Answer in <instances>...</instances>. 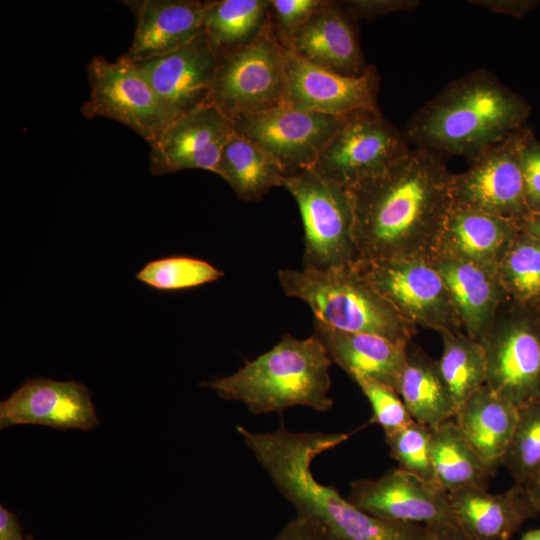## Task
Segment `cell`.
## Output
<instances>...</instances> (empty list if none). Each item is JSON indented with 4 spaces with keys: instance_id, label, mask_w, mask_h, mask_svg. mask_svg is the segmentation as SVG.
I'll return each mask as SVG.
<instances>
[{
    "instance_id": "38",
    "label": "cell",
    "mask_w": 540,
    "mask_h": 540,
    "mask_svg": "<svg viewBox=\"0 0 540 540\" xmlns=\"http://www.w3.org/2000/svg\"><path fill=\"white\" fill-rule=\"evenodd\" d=\"M341 4L357 22L397 12H410L417 9L421 2L418 0H347L341 1Z\"/></svg>"
},
{
    "instance_id": "11",
    "label": "cell",
    "mask_w": 540,
    "mask_h": 540,
    "mask_svg": "<svg viewBox=\"0 0 540 540\" xmlns=\"http://www.w3.org/2000/svg\"><path fill=\"white\" fill-rule=\"evenodd\" d=\"M530 130L523 127L476 154L470 167L453 174L452 206L482 211L517 222L530 213L521 167V155Z\"/></svg>"
},
{
    "instance_id": "16",
    "label": "cell",
    "mask_w": 540,
    "mask_h": 540,
    "mask_svg": "<svg viewBox=\"0 0 540 540\" xmlns=\"http://www.w3.org/2000/svg\"><path fill=\"white\" fill-rule=\"evenodd\" d=\"M219 58L202 32L169 54L133 63L175 121L209 103Z\"/></svg>"
},
{
    "instance_id": "36",
    "label": "cell",
    "mask_w": 540,
    "mask_h": 540,
    "mask_svg": "<svg viewBox=\"0 0 540 540\" xmlns=\"http://www.w3.org/2000/svg\"><path fill=\"white\" fill-rule=\"evenodd\" d=\"M329 0H270V20L283 43Z\"/></svg>"
},
{
    "instance_id": "6",
    "label": "cell",
    "mask_w": 540,
    "mask_h": 540,
    "mask_svg": "<svg viewBox=\"0 0 540 540\" xmlns=\"http://www.w3.org/2000/svg\"><path fill=\"white\" fill-rule=\"evenodd\" d=\"M286 52L269 16L252 42L220 54L209 103L232 121L287 105Z\"/></svg>"
},
{
    "instance_id": "15",
    "label": "cell",
    "mask_w": 540,
    "mask_h": 540,
    "mask_svg": "<svg viewBox=\"0 0 540 540\" xmlns=\"http://www.w3.org/2000/svg\"><path fill=\"white\" fill-rule=\"evenodd\" d=\"M236 133L234 123L211 103L173 121L151 147L154 175L202 169L219 175L222 152Z\"/></svg>"
},
{
    "instance_id": "23",
    "label": "cell",
    "mask_w": 540,
    "mask_h": 540,
    "mask_svg": "<svg viewBox=\"0 0 540 540\" xmlns=\"http://www.w3.org/2000/svg\"><path fill=\"white\" fill-rule=\"evenodd\" d=\"M332 363L350 378L370 377L396 389L409 343L371 334L335 329L314 319V333Z\"/></svg>"
},
{
    "instance_id": "5",
    "label": "cell",
    "mask_w": 540,
    "mask_h": 540,
    "mask_svg": "<svg viewBox=\"0 0 540 540\" xmlns=\"http://www.w3.org/2000/svg\"><path fill=\"white\" fill-rule=\"evenodd\" d=\"M314 455L296 449L273 465L270 479L298 516L324 526L339 540H431L424 525L374 517L341 496L333 486L318 482L312 473Z\"/></svg>"
},
{
    "instance_id": "2",
    "label": "cell",
    "mask_w": 540,
    "mask_h": 540,
    "mask_svg": "<svg viewBox=\"0 0 540 540\" xmlns=\"http://www.w3.org/2000/svg\"><path fill=\"white\" fill-rule=\"evenodd\" d=\"M530 106L486 69L446 85L419 108L403 134L409 144L469 160L523 128Z\"/></svg>"
},
{
    "instance_id": "4",
    "label": "cell",
    "mask_w": 540,
    "mask_h": 540,
    "mask_svg": "<svg viewBox=\"0 0 540 540\" xmlns=\"http://www.w3.org/2000/svg\"><path fill=\"white\" fill-rule=\"evenodd\" d=\"M278 280L286 295L307 303L315 319L335 329L406 343L417 333L364 279L355 262L325 270L282 269Z\"/></svg>"
},
{
    "instance_id": "35",
    "label": "cell",
    "mask_w": 540,
    "mask_h": 540,
    "mask_svg": "<svg viewBox=\"0 0 540 540\" xmlns=\"http://www.w3.org/2000/svg\"><path fill=\"white\" fill-rule=\"evenodd\" d=\"M367 398L372 409L371 422L389 436L415 422L396 390L365 376L352 378Z\"/></svg>"
},
{
    "instance_id": "45",
    "label": "cell",
    "mask_w": 540,
    "mask_h": 540,
    "mask_svg": "<svg viewBox=\"0 0 540 540\" xmlns=\"http://www.w3.org/2000/svg\"><path fill=\"white\" fill-rule=\"evenodd\" d=\"M519 540H540V528L526 532Z\"/></svg>"
},
{
    "instance_id": "42",
    "label": "cell",
    "mask_w": 540,
    "mask_h": 540,
    "mask_svg": "<svg viewBox=\"0 0 540 540\" xmlns=\"http://www.w3.org/2000/svg\"><path fill=\"white\" fill-rule=\"evenodd\" d=\"M427 529L431 540H478L465 533L457 524L443 527H427Z\"/></svg>"
},
{
    "instance_id": "18",
    "label": "cell",
    "mask_w": 540,
    "mask_h": 540,
    "mask_svg": "<svg viewBox=\"0 0 540 540\" xmlns=\"http://www.w3.org/2000/svg\"><path fill=\"white\" fill-rule=\"evenodd\" d=\"M19 424L87 431L99 420L85 385L36 378L27 380L0 402V428Z\"/></svg>"
},
{
    "instance_id": "13",
    "label": "cell",
    "mask_w": 540,
    "mask_h": 540,
    "mask_svg": "<svg viewBox=\"0 0 540 540\" xmlns=\"http://www.w3.org/2000/svg\"><path fill=\"white\" fill-rule=\"evenodd\" d=\"M345 116L280 106L233 121L235 130L271 154L286 175L312 169Z\"/></svg>"
},
{
    "instance_id": "47",
    "label": "cell",
    "mask_w": 540,
    "mask_h": 540,
    "mask_svg": "<svg viewBox=\"0 0 540 540\" xmlns=\"http://www.w3.org/2000/svg\"><path fill=\"white\" fill-rule=\"evenodd\" d=\"M536 313H537V315H538V318H539V320H540V310H539V311H537Z\"/></svg>"
},
{
    "instance_id": "26",
    "label": "cell",
    "mask_w": 540,
    "mask_h": 540,
    "mask_svg": "<svg viewBox=\"0 0 540 540\" xmlns=\"http://www.w3.org/2000/svg\"><path fill=\"white\" fill-rule=\"evenodd\" d=\"M396 392L413 420L430 428L454 417L456 408L440 375L438 362L419 348H409Z\"/></svg>"
},
{
    "instance_id": "24",
    "label": "cell",
    "mask_w": 540,
    "mask_h": 540,
    "mask_svg": "<svg viewBox=\"0 0 540 540\" xmlns=\"http://www.w3.org/2000/svg\"><path fill=\"white\" fill-rule=\"evenodd\" d=\"M457 525L478 540H509L536 512L524 487L502 493L469 487L448 494Z\"/></svg>"
},
{
    "instance_id": "7",
    "label": "cell",
    "mask_w": 540,
    "mask_h": 540,
    "mask_svg": "<svg viewBox=\"0 0 540 540\" xmlns=\"http://www.w3.org/2000/svg\"><path fill=\"white\" fill-rule=\"evenodd\" d=\"M304 227L303 268L325 270L358 261L350 190L313 169L286 175Z\"/></svg>"
},
{
    "instance_id": "21",
    "label": "cell",
    "mask_w": 540,
    "mask_h": 540,
    "mask_svg": "<svg viewBox=\"0 0 540 540\" xmlns=\"http://www.w3.org/2000/svg\"><path fill=\"white\" fill-rule=\"evenodd\" d=\"M519 231L515 221L451 205L430 256L497 268Z\"/></svg>"
},
{
    "instance_id": "3",
    "label": "cell",
    "mask_w": 540,
    "mask_h": 540,
    "mask_svg": "<svg viewBox=\"0 0 540 540\" xmlns=\"http://www.w3.org/2000/svg\"><path fill=\"white\" fill-rule=\"evenodd\" d=\"M331 364L315 335L297 339L284 334L272 349L236 372L200 385L224 400L242 402L255 415L295 406L325 412L333 406L329 396Z\"/></svg>"
},
{
    "instance_id": "22",
    "label": "cell",
    "mask_w": 540,
    "mask_h": 540,
    "mask_svg": "<svg viewBox=\"0 0 540 540\" xmlns=\"http://www.w3.org/2000/svg\"><path fill=\"white\" fill-rule=\"evenodd\" d=\"M456 307L463 332L480 341L508 296L497 268L429 256Z\"/></svg>"
},
{
    "instance_id": "25",
    "label": "cell",
    "mask_w": 540,
    "mask_h": 540,
    "mask_svg": "<svg viewBox=\"0 0 540 540\" xmlns=\"http://www.w3.org/2000/svg\"><path fill=\"white\" fill-rule=\"evenodd\" d=\"M518 419V408L486 385L471 395L453 420L481 458L494 472L502 463Z\"/></svg>"
},
{
    "instance_id": "43",
    "label": "cell",
    "mask_w": 540,
    "mask_h": 540,
    "mask_svg": "<svg viewBox=\"0 0 540 540\" xmlns=\"http://www.w3.org/2000/svg\"><path fill=\"white\" fill-rule=\"evenodd\" d=\"M519 227L540 243V212H531L519 223Z\"/></svg>"
},
{
    "instance_id": "33",
    "label": "cell",
    "mask_w": 540,
    "mask_h": 540,
    "mask_svg": "<svg viewBox=\"0 0 540 540\" xmlns=\"http://www.w3.org/2000/svg\"><path fill=\"white\" fill-rule=\"evenodd\" d=\"M224 273L205 260L171 256L147 263L136 279L164 291L182 290L214 282Z\"/></svg>"
},
{
    "instance_id": "1",
    "label": "cell",
    "mask_w": 540,
    "mask_h": 540,
    "mask_svg": "<svg viewBox=\"0 0 540 540\" xmlns=\"http://www.w3.org/2000/svg\"><path fill=\"white\" fill-rule=\"evenodd\" d=\"M452 175L440 154L415 147L350 188L358 260L430 256L452 205Z\"/></svg>"
},
{
    "instance_id": "37",
    "label": "cell",
    "mask_w": 540,
    "mask_h": 540,
    "mask_svg": "<svg viewBox=\"0 0 540 540\" xmlns=\"http://www.w3.org/2000/svg\"><path fill=\"white\" fill-rule=\"evenodd\" d=\"M526 201L531 212H540V142L528 134L521 155Z\"/></svg>"
},
{
    "instance_id": "14",
    "label": "cell",
    "mask_w": 540,
    "mask_h": 540,
    "mask_svg": "<svg viewBox=\"0 0 540 540\" xmlns=\"http://www.w3.org/2000/svg\"><path fill=\"white\" fill-rule=\"evenodd\" d=\"M346 498L365 513L385 520L426 527L457 524L446 492L398 467L375 479L353 481Z\"/></svg>"
},
{
    "instance_id": "9",
    "label": "cell",
    "mask_w": 540,
    "mask_h": 540,
    "mask_svg": "<svg viewBox=\"0 0 540 540\" xmlns=\"http://www.w3.org/2000/svg\"><path fill=\"white\" fill-rule=\"evenodd\" d=\"M355 264L364 279L416 327L463 332L451 294L429 256Z\"/></svg>"
},
{
    "instance_id": "34",
    "label": "cell",
    "mask_w": 540,
    "mask_h": 540,
    "mask_svg": "<svg viewBox=\"0 0 540 540\" xmlns=\"http://www.w3.org/2000/svg\"><path fill=\"white\" fill-rule=\"evenodd\" d=\"M430 436V427L413 422L385 436V439L390 456L398 462L399 469L436 486L430 454Z\"/></svg>"
},
{
    "instance_id": "44",
    "label": "cell",
    "mask_w": 540,
    "mask_h": 540,
    "mask_svg": "<svg viewBox=\"0 0 540 540\" xmlns=\"http://www.w3.org/2000/svg\"><path fill=\"white\" fill-rule=\"evenodd\" d=\"M524 488L535 512H540V473Z\"/></svg>"
},
{
    "instance_id": "41",
    "label": "cell",
    "mask_w": 540,
    "mask_h": 540,
    "mask_svg": "<svg viewBox=\"0 0 540 540\" xmlns=\"http://www.w3.org/2000/svg\"><path fill=\"white\" fill-rule=\"evenodd\" d=\"M17 516L0 505V540H25Z\"/></svg>"
},
{
    "instance_id": "40",
    "label": "cell",
    "mask_w": 540,
    "mask_h": 540,
    "mask_svg": "<svg viewBox=\"0 0 540 540\" xmlns=\"http://www.w3.org/2000/svg\"><path fill=\"white\" fill-rule=\"evenodd\" d=\"M471 4L496 14L520 17L536 6V1L529 0H471Z\"/></svg>"
},
{
    "instance_id": "20",
    "label": "cell",
    "mask_w": 540,
    "mask_h": 540,
    "mask_svg": "<svg viewBox=\"0 0 540 540\" xmlns=\"http://www.w3.org/2000/svg\"><path fill=\"white\" fill-rule=\"evenodd\" d=\"M123 3L136 18L134 38L122 55L132 62L169 54L202 33L206 1L129 0Z\"/></svg>"
},
{
    "instance_id": "17",
    "label": "cell",
    "mask_w": 540,
    "mask_h": 540,
    "mask_svg": "<svg viewBox=\"0 0 540 540\" xmlns=\"http://www.w3.org/2000/svg\"><path fill=\"white\" fill-rule=\"evenodd\" d=\"M286 80V106L297 110L346 116L360 110L379 109L380 76L373 65L361 76H343L287 50Z\"/></svg>"
},
{
    "instance_id": "28",
    "label": "cell",
    "mask_w": 540,
    "mask_h": 540,
    "mask_svg": "<svg viewBox=\"0 0 540 540\" xmlns=\"http://www.w3.org/2000/svg\"><path fill=\"white\" fill-rule=\"evenodd\" d=\"M219 176L244 201H258L285 176L280 163L267 151L235 133L223 149Z\"/></svg>"
},
{
    "instance_id": "19",
    "label": "cell",
    "mask_w": 540,
    "mask_h": 540,
    "mask_svg": "<svg viewBox=\"0 0 540 540\" xmlns=\"http://www.w3.org/2000/svg\"><path fill=\"white\" fill-rule=\"evenodd\" d=\"M283 46L308 62L343 76H361L370 66L361 49L356 21L341 1L329 0Z\"/></svg>"
},
{
    "instance_id": "39",
    "label": "cell",
    "mask_w": 540,
    "mask_h": 540,
    "mask_svg": "<svg viewBox=\"0 0 540 540\" xmlns=\"http://www.w3.org/2000/svg\"><path fill=\"white\" fill-rule=\"evenodd\" d=\"M272 540H339L318 522L296 515Z\"/></svg>"
},
{
    "instance_id": "30",
    "label": "cell",
    "mask_w": 540,
    "mask_h": 540,
    "mask_svg": "<svg viewBox=\"0 0 540 540\" xmlns=\"http://www.w3.org/2000/svg\"><path fill=\"white\" fill-rule=\"evenodd\" d=\"M443 352L438 368L456 410L486 384L482 344L464 332L442 331Z\"/></svg>"
},
{
    "instance_id": "10",
    "label": "cell",
    "mask_w": 540,
    "mask_h": 540,
    "mask_svg": "<svg viewBox=\"0 0 540 540\" xmlns=\"http://www.w3.org/2000/svg\"><path fill=\"white\" fill-rule=\"evenodd\" d=\"M409 145L379 109L360 110L345 116L312 169L350 189L391 168L409 153Z\"/></svg>"
},
{
    "instance_id": "27",
    "label": "cell",
    "mask_w": 540,
    "mask_h": 540,
    "mask_svg": "<svg viewBox=\"0 0 540 540\" xmlns=\"http://www.w3.org/2000/svg\"><path fill=\"white\" fill-rule=\"evenodd\" d=\"M430 454L435 484L447 494L486 487L494 473L467 442L453 418L431 428Z\"/></svg>"
},
{
    "instance_id": "31",
    "label": "cell",
    "mask_w": 540,
    "mask_h": 540,
    "mask_svg": "<svg viewBox=\"0 0 540 540\" xmlns=\"http://www.w3.org/2000/svg\"><path fill=\"white\" fill-rule=\"evenodd\" d=\"M508 298L535 312L540 310V243L521 229L497 266Z\"/></svg>"
},
{
    "instance_id": "8",
    "label": "cell",
    "mask_w": 540,
    "mask_h": 540,
    "mask_svg": "<svg viewBox=\"0 0 540 540\" xmlns=\"http://www.w3.org/2000/svg\"><path fill=\"white\" fill-rule=\"evenodd\" d=\"M486 359V386L520 408L540 399V320L509 298L479 341Z\"/></svg>"
},
{
    "instance_id": "12",
    "label": "cell",
    "mask_w": 540,
    "mask_h": 540,
    "mask_svg": "<svg viewBox=\"0 0 540 540\" xmlns=\"http://www.w3.org/2000/svg\"><path fill=\"white\" fill-rule=\"evenodd\" d=\"M87 72L90 96L82 115L118 121L154 146L173 120L135 64L123 56L110 62L96 55Z\"/></svg>"
},
{
    "instance_id": "29",
    "label": "cell",
    "mask_w": 540,
    "mask_h": 540,
    "mask_svg": "<svg viewBox=\"0 0 540 540\" xmlns=\"http://www.w3.org/2000/svg\"><path fill=\"white\" fill-rule=\"evenodd\" d=\"M270 16V0L206 1L202 32L212 47L225 53L252 42Z\"/></svg>"
},
{
    "instance_id": "32",
    "label": "cell",
    "mask_w": 540,
    "mask_h": 540,
    "mask_svg": "<svg viewBox=\"0 0 540 540\" xmlns=\"http://www.w3.org/2000/svg\"><path fill=\"white\" fill-rule=\"evenodd\" d=\"M501 465L522 487L540 473V399L518 408L517 423Z\"/></svg>"
},
{
    "instance_id": "46",
    "label": "cell",
    "mask_w": 540,
    "mask_h": 540,
    "mask_svg": "<svg viewBox=\"0 0 540 540\" xmlns=\"http://www.w3.org/2000/svg\"><path fill=\"white\" fill-rule=\"evenodd\" d=\"M25 540H34V539H33V537H32L31 535H27V536L25 537Z\"/></svg>"
}]
</instances>
